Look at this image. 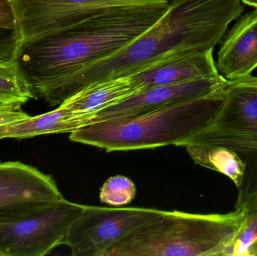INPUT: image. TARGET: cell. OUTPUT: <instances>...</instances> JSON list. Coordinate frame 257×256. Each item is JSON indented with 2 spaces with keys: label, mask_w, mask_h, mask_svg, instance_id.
<instances>
[{
  "label": "cell",
  "mask_w": 257,
  "mask_h": 256,
  "mask_svg": "<svg viewBox=\"0 0 257 256\" xmlns=\"http://www.w3.org/2000/svg\"><path fill=\"white\" fill-rule=\"evenodd\" d=\"M229 84V81L220 74L211 78L147 89L117 105L98 111L90 117L88 124L142 115L169 105L207 96L226 88Z\"/></svg>",
  "instance_id": "obj_8"
},
{
  "label": "cell",
  "mask_w": 257,
  "mask_h": 256,
  "mask_svg": "<svg viewBox=\"0 0 257 256\" xmlns=\"http://www.w3.org/2000/svg\"><path fill=\"white\" fill-rule=\"evenodd\" d=\"M0 28L17 29L13 0H0Z\"/></svg>",
  "instance_id": "obj_23"
},
{
  "label": "cell",
  "mask_w": 257,
  "mask_h": 256,
  "mask_svg": "<svg viewBox=\"0 0 257 256\" xmlns=\"http://www.w3.org/2000/svg\"><path fill=\"white\" fill-rule=\"evenodd\" d=\"M248 256H257V240L249 249Z\"/></svg>",
  "instance_id": "obj_24"
},
{
  "label": "cell",
  "mask_w": 257,
  "mask_h": 256,
  "mask_svg": "<svg viewBox=\"0 0 257 256\" xmlns=\"http://www.w3.org/2000/svg\"><path fill=\"white\" fill-rule=\"evenodd\" d=\"M21 45L112 11L163 6L168 0H13Z\"/></svg>",
  "instance_id": "obj_6"
},
{
  "label": "cell",
  "mask_w": 257,
  "mask_h": 256,
  "mask_svg": "<svg viewBox=\"0 0 257 256\" xmlns=\"http://www.w3.org/2000/svg\"><path fill=\"white\" fill-rule=\"evenodd\" d=\"M226 90L142 115L90 123L70 133L69 140L107 152L180 146L213 123L226 100Z\"/></svg>",
  "instance_id": "obj_3"
},
{
  "label": "cell",
  "mask_w": 257,
  "mask_h": 256,
  "mask_svg": "<svg viewBox=\"0 0 257 256\" xmlns=\"http://www.w3.org/2000/svg\"><path fill=\"white\" fill-rule=\"evenodd\" d=\"M215 144L223 146L236 152L246 165L257 164V133L217 132L204 129L181 143Z\"/></svg>",
  "instance_id": "obj_16"
},
{
  "label": "cell",
  "mask_w": 257,
  "mask_h": 256,
  "mask_svg": "<svg viewBox=\"0 0 257 256\" xmlns=\"http://www.w3.org/2000/svg\"><path fill=\"white\" fill-rule=\"evenodd\" d=\"M84 205L59 200L0 208V252L4 256L48 255L66 245Z\"/></svg>",
  "instance_id": "obj_5"
},
{
  "label": "cell",
  "mask_w": 257,
  "mask_h": 256,
  "mask_svg": "<svg viewBox=\"0 0 257 256\" xmlns=\"http://www.w3.org/2000/svg\"><path fill=\"white\" fill-rule=\"evenodd\" d=\"M220 42L219 73L229 81L251 75L257 68V9L241 15Z\"/></svg>",
  "instance_id": "obj_11"
},
{
  "label": "cell",
  "mask_w": 257,
  "mask_h": 256,
  "mask_svg": "<svg viewBox=\"0 0 257 256\" xmlns=\"http://www.w3.org/2000/svg\"><path fill=\"white\" fill-rule=\"evenodd\" d=\"M33 99L16 60L0 63V103L25 104Z\"/></svg>",
  "instance_id": "obj_17"
},
{
  "label": "cell",
  "mask_w": 257,
  "mask_h": 256,
  "mask_svg": "<svg viewBox=\"0 0 257 256\" xmlns=\"http://www.w3.org/2000/svg\"><path fill=\"white\" fill-rule=\"evenodd\" d=\"M54 177L21 162H0V208L63 199Z\"/></svg>",
  "instance_id": "obj_9"
},
{
  "label": "cell",
  "mask_w": 257,
  "mask_h": 256,
  "mask_svg": "<svg viewBox=\"0 0 257 256\" xmlns=\"http://www.w3.org/2000/svg\"><path fill=\"white\" fill-rule=\"evenodd\" d=\"M207 130L257 133V76L229 81L220 112Z\"/></svg>",
  "instance_id": "obj_12"
},
{
  "label": "cell",
  "mask_w": 257,
  "mask_h": 256,
  "mask_svg": "<svg viewBox=\"0 0 257 256\" xmlns=\"http://www.w3.org/2000/svg\"><path fill=\"white\" fill-rule=\"evenodd\" d=\"M241 209L245 211V222L235 239L232 256H248L249 249L257 240V199Z\"/></svg>",
  "instance_id": "obj_19"
},
{
  "label": "cell",
  "mask_w": 257,
  "mask_h": 256,
  "mask_svg": "<svg viewBox=\"0 0 257 256\" xmlns=\"http://www.w3.org/2000/svg\"><path fill=\"white\" fill-rule=\"evenodd\" d=\"M163 212L143 207L84 205L71 227L66 245L73 256H104L114 243Z\"/></svg>",
  "instance_id": "obj_7"
},
{
  "label": "cell",
  "mask_w": 257,
  "mask_h": 256,
  "mask_svg": "<svg viewBox=\"0 0 257 256\" xmlns=\"http://www.w3.org/2000/svg\"><path fill=\"white\" fill-rule=\"evenodd\" d=\"M24 104L0 103V126L28 118L30 116L22 109Z\"/></svg>",
  "instance_id": "obj_22"
},
{
  "label": "cell",
  "mask_w": 257,
  "mask_h": 256,
  "mask_svg": "<svg viewBox=\"0 0 257 256\" xmlns=\"http://www.w3.org/2000/svg\"><path fill=\"white\" fill-rule=\"evenodd\" d=\"M257 199V164L246 165L241 186L238 188L235 210H240Z\"/></svg>",
  "instance_id": "obj_20"
},
{
  "label": "cell",
  "mask_w": 257,
  "mask_h": 256,
  "mask_svg": "<svg viewBox=\"0 0 257 256\" xmlns=\"http://www.w3.org/2000/svg\"><path fill=\"white\" fill-rule=\"evenodd\" d=\"M169 4L112 11L22 44L16 62L33 99L54 83L130 45L151 29Z\"/></svg>",
  "instance_id": "obj_2"
},
{
  "label": "cell",
  "mask_w": 257,
  "mask_h": 256,
  "mask_svg": "<svg viewBox=\"0 0 257 256\" xmlns=\"http://www.w3.org/2000/svg\"><path fill=\"white\" fill-rule=\"evenodd\" d=\"M195 163L224 174L239 188L246 164L239 155L227 147L215 144L187 143L183 144Z\"/></svg>",
  "instance_id": "obj_15"
},
{
  "label": "cell",
  "mask_w": 257,
  "mask_h": 256,
  "mask_svg": "<svg viewBox=\"0 0 257 256\" xmlns=\"http://www.w3.org/2000/svg\"><path fill=\"white\" fill-rule=\"evenodd\" d=\"M241 3L257 9V0H241Z\"/></svg>",
  "instance_id": "obj_25"
},
{
  "label": "cell",
  "mask_w": 257,
  "mask_h": 256,
  "mask_svg": "<svg viewBox=\"0 0 257 256\" xmlns=\"http://www.w3.org/2000/svg\"><path fill=\"white\" fill-rule=\"evenodd\" d=\"M214 49L189 51L163 59L130 75L147 89L181 84L220 75L213 57Z\"/></svg>",
  "instance_id": "obj_10"
},
{
  "label": "cell",
  "mask_w": 257,
  "mask_h": 256,
  "mask_svg": "<svg viewBox=\"0 0 257 256\" xmlns=\"http://www.w3.org/2000/svg\"><path fill=\"white\" fill-rule=\"evenodd\" d=\"M21 46V37L17 29L0 28V63L15 61Z\"/></svg>",
  "instance_id": "obj_21"
},
{
  "label": "cell",
  "mask_w": 257,
  "mask_h": 256,
  "mask_svg": "<svg viewBox=\"0 0 257 256\" xmlns=\"http://www.w3.org/2000/svg\"><path fill=\"white\" fill-rule=\"evenodd\" d=\"M89 117L60 105L54 111L0 126V140L72 133L88 124Z\"/></svg>",
  "instance_id": "obj_14"
},
{
  "label": "cell",
  "mask_w": 257,
  "mask_h": 256,
  "mask_svg": "<svg viewBox=\"0 0 257 256\" xmlns=\"http://www.w3.org/2000/svg\"><path fill=\"white\" fill-rule=\"evenodd\" d=\"M244 9L241 0H172L164 15L140 37L54 83L39 99L58 107L93 83L130 76L178 53L214 49Z\"/></svg>",
  "instance_id": "obj_1"
},
{
  "label": "cell",
  "mask_w": 257,
  "mask_h": 256,
  "mask_svg": "<svg viewBox=\"0 0 257 256\" xmlns=\"http://www.w3.org/2000/svg\"><path fill=\"white\" fill-rule=\"evenodd\" d=\"M144 90L145 88L130 75L107 78L90 84L61 105L87 116L90 120L98 111L117 105Z\"/></svg>",
  "instance_id": "obj_13"
},
{
  "label": "cell",
  "mask_w": 257,
  "mask_h": 256,
  "mask_svg": "<svg viewBox=\"0 0 257 256\" xmlns=\"http://www.w3.org/2000/svg\"><path fill=\"white\" fill-rule=\"evenodd\" d=\"M244 209L220 214L163 211L116 242L104 256H232Z\"/></svg>",
  "instance_id": "obj_4"
},
{
  "label": "cell",
  "mask_w": 257,
  "mask_h": 256,
  "mask_svg": "<svg viewBox=\"0 0 257 256\" xmlns=\"http://www.w3.org/2000/svg\"><path fill=\"white\" fill-rule=\"evenodd\" d=\"M136 195V187L133 180L122 175L109 177L99 192L100 201L113 207H123L130 204Z\"/></svg>",
  "instance_id": "obj_18"
},
{
  "label": "cell",
  "mask_w": 257,
  "mask_h": 256,
  "mask_svg": "<svg viewBox=\"0 0 257 256\" xmlns=\"http://www.w3.org/2000/svg\"><path fill=\"white\" fill-rule=\"evenodd\" d=\"M0 256H4V255H3V253H2V252H0Z\"/></svg>",
  "instance_id": "obj_26"
}]
</instances>
